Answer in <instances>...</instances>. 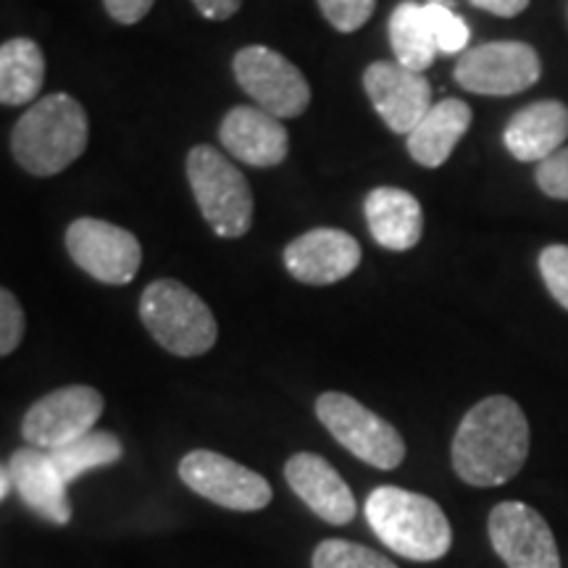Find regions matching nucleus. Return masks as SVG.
I'll return each instance as SVG.
<instances>
[{"label":"nucleus","mask_w":568,"mask_h":568,"mask_svg":"<svg viewBox=\"0 0 568 568\" xmlns=\"http://www.w3.org/2000/svg\"><path fill=\"white\" fill-rule=\"evenodd\" d=\"M529 458V422L508 395L479 400L453 437V468L471 487H500Z\"/></svg>","instance_id":"f257e3e1"},{"label":"nucleus","mask_w":568,"mask_h":568,"mask_svg":"<svg viewBox=\"0 0 568 568\" xmlns=\"http://www.w3.org/2000/svg\"><path fill=\"white\" fill-rule=\"evenodd\" d=\"M90 122L82 103L67 92L40 98L11 132L13 159L27 174L53 176L88 151Z\"/></svg>","instance_id":"f03ea898"},{"label":"nucleus","mask_w":568,"mask_h":568,"mask_svg":"<svg viewBox=\"0 0 568 568\" xmlns=\"http://www.w3.org/2000/svg\"><path fill=\"white\" fill-rule=\"evenodd\" d=\"M368 527L397 556L432 564L447 556L453 527L432 497L403 487H376L366 497Z\"/></svg>","instance_id":"7ed1b4c3"},{"label":"nucleus","mask_w":568,"mask_h":568,"mask_svg":"<svg viewBox=\"0 0 568 568\" xmlns=\"http://www.w3.org/2000/svg\"><path fill=\"white\" fill-rule=\"evenodd\" d=\"M140 318L163 351L180 358L209 353L219 339L216 316L203 297L176 280H155L140 297Z\"/></svg>","instance_id":"20e7f679"},{"label":"nucleus","mask_w":568,"mask_h":568,"mask_svg":"<svg viewBox=\"0 0 568 568\" xmlns=\"http://www.w3.org/2000/svg\"><path fill=\"white\" fill-rule=\"evenodd\" d=\"M187 180L203 219L219 237L237 240L251 232L253 193L245 174L216 148L195 145L187 153Z\"/></svg>","instance_id":"39448f33"},{"label":"nucleus","mask_w":568,"mask_h":568,"mask_svg":"<svg viewBox=\"0 0 568 568\" xmlns=\"http://www.w3.org/2000/svg\"><path fill=\"white\" fill-rule=\"evenodd\" d=\"M316 416L345 450L368 466L393 471L406 460L400 432L351 395L324 393L316 400Z\"/></svg>","instance_id":"423d86ee"},{"label":"nucleus","mask_w":568,"mask_h":568,"mask_svg":"<svg viewBox=\"0 0 568 568\" xmlns=\"http://www.w3.org/2000/svg\"><path fill=\"white\" fill-rule=\"evenodd\" d=\"M237 84L261 111L276 119H297L311 105V84L303 71L266 45H247L232 61Z\"/></svg>","instance_id":"0eeeda50"},{"label":"nucleus","mask_w":568,"mask_h":568,"mask_svg":"<svg viewBox=\"0 0 568 568\" xmlns=\"http://www.w3.org/2000/svg\"><path fill=\"white\" fill-rule=\"evenodd\" d=\"M542 77V61L529 42L495 40L460 55L456 82L466 92L508 98L529 90Z\"/></svg>","instance_id":"6e6552de"},{"label":"nucleus","mask_w":568,"mask_h":568,"mask_svg":"<svg viewBox=\"0 0 568 568\" xmlns=\"http://www.w3.org/2000/svg\"><path fill=\"white\" fill-rule=\"evenodd\" d=\"M67 251L77 266L103 284H126L140 272L142 247L124 226L103 219H77L67 230Z\"/></svg>","instance_id":"1a4fd4ad"},{"label":"nucleus","mask_w":568,"mask_h":568,"mask_svg":"<svg viewBox=\"0 0 568 568\" xmlns=\"http://www.w3.org/2000/svg\"><path fill=\"white\" fill-rule=\"evenodd\" d=\"M103 416V395L95 387L71 385L40 397L24 414L21 435L32 447L55 450L95 429Z\"/></svg>","instance_id":"9d476101"},{"label":"nucleus","mask_w":568,"mask_h":568,"mask_svg":"<svg viewBox=\"0 0 568 568\" xmlns=\"http://www.w3.org/2000/svg\"><path fill=\"white\" fill-rule=\"evenodd\" d=\"M180 477L193 493L230 510H261L274 495L261 474L213 450L187 453L180 460Z\"/></svg>","instance_id":"9b49d317"},{"label":"nucleus","mask_w":568,"mask_h":568,"mask_svg":"<svg viewBox=\"0 0 568 568\" xmlns=\"http://www.w3.org/2000/svg\"><path fill=\"white\" fill-rule=\"evenodd\" d=\"M487 535L508 568H560V552L550 524L527 503L506 500L489 510Z\"/></svg>","instance_id":"f8f14e48"},{"label":"nucleus","mask_w":568,"mask_h":568,"mask_svg":"<svg viewBox=\"0 0 568 568\" xmlns=\"http://www.w3.org/2000/svg\"><path fill=\"white\" fill-rule=\"evenodd\" d=\"M364 90L374 111L395 134L414 132L435 105L426 77L397 61H374L364 71Z\"/></svg>","instance_id":"ddd939ff"},{"label":"nucleus","mask_w":568,"mask_h":568,"mask_svg":"<svg viewBox=\"0 0 568 568\" xmlns=\"http://www.w3.org/2000/svg\"><path fill=\"white\" fill-rule=\"evenodd\" d=\"M361 245L353 234L335 226H318L284 247V266L297 282L311 287L343 282L361 264Z\"/></svg>","instance_id":"4468645a"},{"label":"nucleus","mask_w":568,"mask_h":568,"mask_svg":"<svg viewBox=\"0 0 568 568\" xmlns=\"http://www.w3.org/2000/svg\"><path fill=\"white\" fill-rule=\"evenodd\" d=\"M284 477L293 493L326 524L345 527L358 514L353 489L339 477L337 468L316 453H297L290 458Z\"/></svg>","instance_id":"2eb2a0df"},{"label":"nucleus","mask_w":568,"mask_h":568,"mask_svg":"<svg viewBox=\"0 0 568 568\" xmlns=\"http://www.w3.org/2000/svg\"><path fill=\"white\" fill-rule=\"evenodd\" d=\"M9 471L13 489H17L21 503L45 518L48 524L63 527L71 521V503L67 493V481L55 468L51 453L40 447H19L9 460Z\"/></svg>","instance_id":"dca6fc26"},{"label":"nucleus","mask_w":568,"mask_h":568,"mask_svg":"<svg viewBox=\"0 0 568 568\" xmlns=\"http://www.w3.org/2000/svg\"><path fill=\"white\" fill-rule=\"evenodd\" d=\"M224 148L247 166H280L290 153V134L282 119L258 105H234L219 126Z\"/></svg>","instance_id":"f3484780"},{"label":"nucleus","mask_w":568,"mask_h":568,"mask_svg":"<svg viewBox=\"0 0 568 568\" xmlns=\"http://www.w3.org/2000/svg\"><path fill=\"white\" fill-rule=\"evenodd\" d=\"M568 105L560 101H537L514 113L503 142L508 153L521 163H539L566 148Z\"/></svg>","instance_id":"a211bd4d"},{"label":"nucleus","mask_w":568,"mask_h":568,"mask_svg":"<svg viewBox=\"0 0 568 568\" xmlns=\"http://www.w3.org/2000/svg\"><path fill=\"white\" fill-rule=\"evenodd\" d=\"M366 224L385 251H410L424 234V211L416 195L400 187H376L364 203Z\"/></svg>","instance_id":"6ab92c4d"},{"label":"nucleus","mask_w":568,"mask_h":568,"mask_svg":"<svg viewBox=\"0 0 568 568\" xmlns=\"http://www.w3.org/2000/svg\"><path fill=\"white\" fill-rule=\"evenodd\" d=\"M471 105L458 98H445L435 103L429 113L408 134V153L418 166L439 169L471 126Z\"/></svg>","instance_id":"aec40b11"},{"label":"nucleus","mask_w":568,"mask_h":568,"mask_svg":"<svg viewBox=\"0 0 568 568\" xmlns=\"http://www.w3.org/2000/svg\"><path fill=\"white\" fill-rule=\"evenodd\" d=\"M45 82V55L30 38H13L0 45V103L24 105L40 95Z\"/></svg>","instance_id":"412c9836"},{"label":"nucleus","mask_w":568,"mask_h":568,"mask_svg":"<svg viewBox=\"0 0 568 568\" xmlns=\"http://www.w3.org/2000/svg\"><path fill=\"white\" fill-rule=\"evenodd\" d=\"M389 45L400 67L424 74L437 59V40L426 9L416 0H403L389 17Z\"/></svg>","instance_id":"4be33fe9"},{"label":"nucleus","mask_w":568,"mask_h":568,"mask_svg":"<svg viewBox=\"0 0 568 568\" xmlns=\"http://www.w3.org/2000/svg\"><path fill=\"white\" fill-rule=\"evenodd\" d=\"M124 456V447L119 443V437L113 432L92 429L88 435L74 439V443L55 447L51 450V458L55 468L61 471V477L67 485L77 481L92 468H103L116 464Z\"/></svg>","instance_id":"5701e85b"},{"label":"nucleus","mask_w":568,"mask_h":568,"mask_svg":"<svg viewBox=\"0 0 568 568\" xmlns=\"http://www.w3.org/2000/svg\"><path fill=\"white\" fill-rule=\"evenodd\" d=\"M314 568H397L393 560L366 545L347 542V539H324L314 550Z\"/></svg>","instance_id":"b1692460"},{"label":"nucleus","mask_w":568,"mask_h":568,"mask_svg":"<svg viewBox=\"0 0 568 568\" xmlns=\"http://www.w3.org/2000/svg\"><path fill=\"white\" fill-rule=\"evenodd\" d=\"M426 17L432 21V30H435V40H437V51L443 55H456V53H466L468 38V24L458 13H453L443 0H429L424 6Z\"/></svg>","instance_id":"393cba45"},{"label":"nucleus","mask_w":568,"mask_h":568,"mask_svg":"<svg viewBox=\"0 0 568 568\" xmlns=\"http://www.w3.org/2000/svg\"><path fill=\"white\" fill-rule=\"evenodd\" d=\"M318 9L337 32L351 34L372 19L376 0H318Z\"/></svg>","instance_id":"a878e982"},{"label":"nucleus","mask_w":568,"mask_h":568,"mask_svg":"<svg viewBox=\"0 0 568 568\" xmlns=\"http://www.w3.org/2000/svg\"><path fill=\"white\" fill-rule=\"evenodd\" d=\"M539 274L560 308L568 311V245H548L539 253Z\"/></svg>","instance_id":"bb28decb"},{"label":"nucleus","mask_w":568,"mask_h":568,"mask_svg":"<svg viewBox=\"0 0 568 568\" xmlns=\"http://www.w3.org/2000/svg\"><path fill=\"white\" fill-rule=\"evenodd\" d=\"M24 311H21L17 295L0 287V358L17 351L21 339H24Z\"/></svg>","instance_id":"cd10ccee"},{"label":"nucleus","mask_w":568,"mask_h":568,"mask_svg":"<svg viewBox=\"0 0 568 568\" xmlns=\"http://www.w3.org/2000/svg\"><path fill=\"white\" fill-rule=\"evenodd\" d=\"M535 180L537 187L552 201H568V145L537 163Z\"/></svg>","instance_id":"c85d7f7f"},{"label":"nucleus","mask_w":568,"mask_h":568,"mask_svg":"<svg viewBox=\"0 0 568 568\" xmlns=\"http://www.w3.org/2000/svg\"><path fill=\"white\" fill-rule=\"evenodd\" d=\"M155 0H103L105 11L119 24H138L151 13Z\"/></svg>","instance_id":"c756f323"},{"label":"nucleus","mask_w":568,"mask_h":568,"mask_svg":"<svg viewBox=\"0 0 568 568\" xmlns=\"http://www.w3.org/2000/svg\"><path fill=\"white\" fill-rule=\"evenodd\" d=\"M471 6H477V9L493 13V17H500V19H514L518 13H524L529 9L531 0H468Z\"/></svg>","instance_id":"7c9ffc66"},{"label":"nucleus","mask_w":568,"mask_h":568,"mask_svg":"<svg viewBox=\"0 0 568 568\" xmlns=\"http://www.w3.org/2000/svg\"><path fill=\"white\" fill-rule=\"evenodd\" d=\"M201 17L211 21H226L240 11L243 0H193Z\"/></svg>","instance_id":"2f4dec72"},{"label":"nucleus","mask_w":568,"mask_h":568,"mask_svg":"<svg viewBox=\"0 0 568 568\" xmlns=\"http://www.w3.org/2000/svg\"><path fill=\"white\" fill-rule=\"evenodd\" d=\"M11 489H13V481H11V471H9V466L0 464V503H3L6 497L11 495Z\"/></svg>","instance_id":"473e14b6"}]
</instances>
